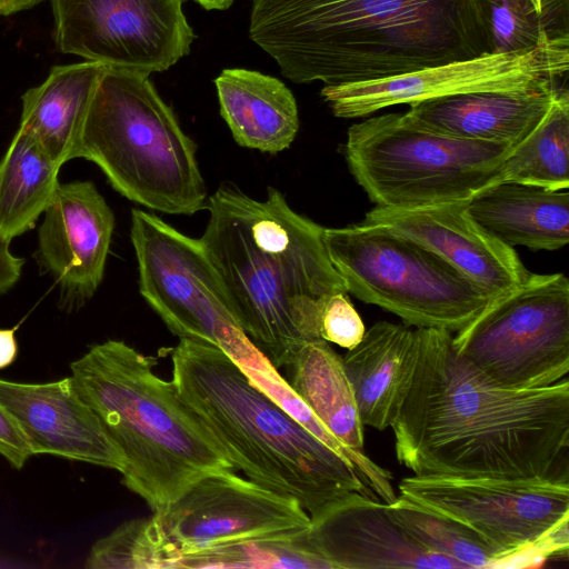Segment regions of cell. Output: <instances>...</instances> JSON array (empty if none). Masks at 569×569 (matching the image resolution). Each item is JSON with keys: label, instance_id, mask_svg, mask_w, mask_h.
<instances>
[{"label": "cell", "instance_id": "cell-1", "mask_svg": "<svg viewBox=\"0 0 569 569\" xmlns=\"http://www.w3.org/2000/svg\"><path fill=\"white\" fill-rule=\"evenodd\" d=\"M416 356L390 427L417 476L569 482V381L492 383L458 356L452 332L416 328Z\"/></svg>", "mask_w": 569, "mask_h": 569}, {"label": "cell", "instance_id": "cell-2", "mask_svg": "<svg viewBox=\"0 0 569 569\" xmlns=\"http://www.w3.org/2000/svg\"><path fill=\"white\" fill-rule=\"evenodd\" d=\"M249 36L287 79L325 86L491 53L482 0H252Z\"/></svg>", "mask_w": 569, "mask_h": 569}, {"label": "cell", "instance_id": "cell-3", "mask_svg": "<svg viewBox=\"0 0 569 569\" xmlns=\"http://www.w3.org/2000/svg\"><path fill=\"white\" fill-rule=\"evenodd\" d=\"M172 382L237 470L308 513L351 492L376 497L353 466L251 383L221 348L180 339Z\"/></svg>", "mask_w": 569, "mask_h": 569}, {"label": "cell", "instance_id": "cell-4", "mask_svg": "<svg viewBox=\"0 0 569 569\" xmlns=\"http://www.w3.org/2000/svg\"><path fill=\"white\" fill-rule=\"evenodd\" d=\"M156 366L110 339L74 360L70 379L121 451L123 486L160 516L201 479L237 469Z\"/></svg>", "mask_w": 569, "mask_h": 569}, {"label": "cell", "instance_id": "cell-5", "mask_svg": "<svg viewBox=\"0 0 569 569\" xmlns=\"http://www.w3.org/2000/svg\"><path fill=\"white\" fill-rule=\"evenodd\" d=\"M196 152L149 74L107 66L86 116L79 158L97 164L128 200L191 216L207 203Z\"/></svg>", "mask_w": 569, "mask_h": 569}, {"label": "cell", "instance_id": "cell-6", "mask_svg": "<svg viewBox=\"0 0 569 569\" xmlns=\"http://www.w3.org/2000/svg\"><path fill=\"white\" fill-rule=\"evenodd\" d=\"M516 146L446 136L392 112L352 124L345 156L376 206L411 209L468 201L496 181Z\"/></svg>", "mask_w": 569, "mask_h": 569}, {"label": "cell", "instance_id": "cell-7", "mask_svg": "<svg viewBox=\"0 0 569 569\" xmlns=\"http://www.w3.org/2000/svg\"><path fill=\"white\" fill-rule=\"evenodd\" d=\"M323 243L348 293L408 326L453 333L493 300L431 251L386 230L325 228Z\"/></svg>", "mask_w": 569, "mask_h": 569}, {"label": "cell", "instance_id": "cell-8", "mask_svg": "<svg viewBox=\"0 0 569 569\" xmlns=\"http://www.w3.org/2000/svg\"><path fill=\"white\" fill-rule=\"evenodd\" d=\"M399 490L480 536L499 555L496 568L537 567L568 556L567 481L412 475Z\"/></svg>", "mask_w": 569, "mask_h": 569}, {"label": "cell", "instance_id": "cell-9", "mask_svg": "<svg viewBox=\"0 0 569 569\" xmlns=\"http://www.w3.org/2000/svg\"><path fill=\"white\" fill-rule=\"evenodd\" d=\"M130 238L140 295L171 333L214 345L242 369L268 359L241 328L199 239L141 209L131 211Z\"/></svg>", "mask_w": 569, "mask_h": 569}, {"label": "cell", "instance_id": "cell-10", "mask_svg": "<svg viewBox=\"0 0 569 569\" xmlns=\"http://www.w3.org/2000/svg\"><path fill=\"white\" fill-rule=\"evenodd\" d=\"M458 356L492 383L537 389L569 372V280L530 273L452 337Z\"/></svg>", "mask_w": 569, "mask_h": 569}, {"label": "cell", "instance_id": "cell-11", "mask_svg": "<svg viewBox=\"0 0 569 569\" xmlns=\"http://www.w3.org/2000/svg\"><path fill=\"white\" fill-rule=\"evenodd\" d=\"M201 247L218 273L238 321L278 369L302 341L321 339V299L298 293L252 243L246 228L211 196Z\"/></svg>", "mask_w": 569, "mask_h": 569}, {"label": "cell", "instance_id": "cell-12", "mask_svg": "<svg viewBox=\"0 0 569 569\" xmlns=\"http://www.w3.org/2000/svg\"><path fill=\"white\" fill-rule=\"evenodd\" d=\"M184 0H50L53 38L66 54L150 74L190 52Z\"/></svg>", "mask_w": 569, "mask_h": 569}, {"label": "cell", "instance_id": "cell-13", "mask_svg": "<svg viewBox=\"0 0 569 569\" xmlns=\"http://www.w3.org/2000/svg\"><path fill=\"white\" fill-rule=\"evenodd\" d=\"M569 71V40L538 48L428 67L378 80L325 86L320 94L338 118L478 91H513L557 83Z\"/></svg>", "mask_w": 569, "mask_h": 569}, {"label": "cell", "instance_id": "cell-14", "mask_svg": "<svg viewBox=\"0 0 569 569\" xmlns=\"http://www.w3.org/2000/svg\"><path fill=\"white\" fill-rule=\"evenodd\" d=\"M236 472H220L201 479L164 513L157 516L180 558L218 546L309 527V513L298 500L246 480Z\"/></svg>", "mask_w": 569, "mask_h": 569}, {"label": "cell", "instance_id": "cell-15", "mask_svg": "<svg viewBox=\"0 0 569 569\" xmlns=\"http://www.w3.org/2000/svg\"><path fill=\"white\" fill-rule=\"evenodd\" d=\"M36 258L67 311L90 300L104 276L114 216L91 181L60 183L42 214Z\"/></svg>", "mask_w": 569, "mask_h": 569}, {"label": "cell", "instance_id": "cell-16", "mask_svg": "<svg viewBox=\"0 0 569 569\" xmlns=\"http://www.w3.org/2000/svg\"><path fill=\"white\" fill-rule=\"evenodd\" d=\"M361 223L431 251L493 299L523 283L531 273L512 247L476 222L467 201L411 209L376 206Z\"/></svg>", "mask_w": 569, "mask_h": 569}, {"label": "cell", "instance_id": "cell-17", "mask_svg": "<svg viewBox=\"0 0 569 569\" xmlns=\"http://www.w3.org/2000/svg\"><path fill=\"white\" fill-rule=\"evenodd\" d=\"M309 517V542L332 569L461 568L423 548L377 497L351 492Z\"/></svg>", "mask_w": 569, "mask_h": 569}, {"label": "cell", "instance_id": "cell-18", "mask_svg": "<svg viewBox=\"0 0 569 569\" xmlns=\"http://www.w3.org/2000/svg\"><path fill=\"white\" fill-rule=\"evenodd\" d=\"M211 197L242 223L254 247L298 293L318 300L347 292L328 257L325 228L295 212L279 190L268 187L267 199L258 201L223 183Z\"/></svg>", "mask_w": 569, "mask_h": 569}, {"label": "cell", "instance_id": "cell-19", "mask_svg": "<svg viewBox=\"0 0 569 569\" xmlns=\"http://www.w3.org/2000/svg\"><path fill=\"white\" fill-rule=\"evenodd\" d=\"M0 405L12 416L34 455H50L121 472L124 458L70 377L28 383L0 378Z\"/></svg>", "mask_w": 569, "mask_h": 569}, {"label": "cell", "instance_id": "cell-20", "mask_svg": "<svg viewBox=\"0 0 569 569\" xmlns=\"http://www.w3.org/2000/svg\"><path fill=\"white\" fill-rule=\"evenodd\" d=\"M557 83L513 91H478L409 104L413 121L432 131L466 140L518 144L542 120Z\"/></svg>", "mask_w": 569, "mask_h": 569}, {"label": "cell", "instance_id": "cell-21", "mask_svg": "<svg viewBox=\"0 0 569 569\" xmlns=\"http://www.w3.org/2000/svg\"><path fill=\"white\" fill-rule=\"evenodd\" d=\"M467 210L487 232L512 248L552 251L569 242L568 189L496 182L472 196Z\"/></svg>", "mask_w": 569, "mask_h": 569}, {"label": "cell", "instance_id": "cell-22", "mask_svg": "<svg viewBox=\"0 0 569 569\" xmlns=\"http://www.w3.org/2000/svg\"><path fill=\"white\" fill-rule=\"evenodd\" d=\"M416 332L406 323L378 321L342 357L363 426L390 427L411 378Z\"/></svg>", "mask_w": 569, "mask_h": 569}, {"label": "cell", "instance_id": "cell-23", "mask_svg": "<svg viewBox=\"0 0 569 569\" xmlns=\"http://www.w3.org/2000/svg\"><path fill=\"white\" fill-rule=\"evenodd\" d=\"M214 84L220 114L239 146L271 154L291 146L299 130V113L282 81L233 68L222 70Z\"/></svg>", "mask_w": 569, "mask_h": 569}, {"label": "cell", "instance_id": "cell-24", "mask_svg": "<svg viewBox=\"0 0 569 569\" xmlns=\"http://www.w3.org/2000/svg\"><path fill=\"white\" fill-rule=\"evenodd\" d=\"M107 66L86 61L54 66L46 80L22 94L19 127L61 167L79 158L86 116Z\"/></svg>", "mask_w": 569, "mask_h": 569}, {"label": "cell", "instance_id": "cell-25", "mask_svg": "<svg viewBox=\"0 0 569 569\" xmlns=\"http://www.w3.org/2000/svg\"><path fill=\"white\" fill-rule=\"evenodd\" d=\"M288 383L323 426L345 446L363 451V425L342 357L323 339L302 341L283 367Z\"/></svg>", "mask_w": 569, "mask_h": 569}, {"label": "cell", "instance_id": "cell-26", "mask_svg": "<svg viewBox=\"0 0 569 569\" xmlns=\"http://www.w3.org/2000/svg\"><path fill=\"white\" fill-rule=\"evenodd\" d=\"M61 166L18 128L0 160V238L11 242L33 228L60 184Z\"/></svg>", "mask_w": 569, "mask_h": 569}, {"label": "cell", "instance_id": "cell-27", "mask_svg": "<svg viewBox=\"0 0 569 569\" xmlns=\"http://www.w3.org/2000/svg\"><path fill=\"white\" fill-rule=\"evenodd\" d=\"M515 181L550 190L569 188V92L559 89L538 126L510 152L496 182Z\"/></svg>", "mask_w": 569, "mask_h": 569}, {"label": "cell", "instance_id": "cell-28", "mask_svg": "<svg viewBox=\"0 0 569 569\" xmlns=\"http://www.w3.org/2000/svg\"><path fill=\"white\" fill-rule=\"evenodd\" d=\"M491 53L569 40V0H482Z\"/></svg>", "mask_w": 569, "mask_h": 569}, {"label": "cell", "instance_id": "cell-29", "mask_svg": "<svg viewBox=\"0 0 569 569\" xmlns=\"http://www.w3.org/2000/svg\"><path fill=\"white\" fill-rule=\"evenodd\" d=\"M308 528L244 540L182 556L178 568L332 569L310 545Z\"/></svg>", "mask_w": 569, "mask_h": 569}, {"label": "cell", "instance_id": "cell-30", "mask_svg": "<svg viewBox=\"0 0 569 569\" xmlns=\"http://www.w3.org/2000/svg\"><path fill=\"white\" fill-rule=\"evenodd\" d=\"M392 518L423 548L461 568H496L499 555L465 525L402 496L388 505Z\"/></svg>", "mask_w": 569, "mask_h": 569}, {"label": "cell", "instance_id": "cell-31", "mask_svg": "<svg viewBox=\"0 0 569 569\" xmlns=\"http://www.w3.org/2000/svg\"><path fill=\"white\" fill-rule=\"evenodd\" d=\"M252 385L270 397L290 417L316 438L346 458L356 469L365 486L382 502L390 505L397 499L391 485V473L373 462L365 452H357L341 443L318 419L305 401L292 390L288 381L268 359L256 368L242 369Z\"/></svg>", "mask_w": 569, "mask_h": 569}, {"label": "cell", "instance_id": "cell-32", "mask_svg": "<svg viewBox=\"0 0 569 569\" xmlns=\"http://www.w3.org/2000/svg\"><path fill=\"white\" fill-rule=\"evenodd\" d=\"M180 553L156 515L126 521L97 540L87 569H177Z\"/></svg>", "mask_w": 569, "mask_h": 569}, {"label": "cell", "instance_id": "cell-33", "mask_svg": "<svg viewBox=\"0 0 569 569\" xmlns=\"http://www.w3.org/2000/svg\"><path fill=\"white\" fill-rule=\"evenodd\" d=\"M319 337L347 350L357 346L365 332V323L347 292L323 298L318 316Z\"/></svg>", "mask_w": 569, "mask_h": 569}, {"label": "cell", "instance_id": "cell-34", "mask_svg": "<svg viewBox=\"0 0 569 569\" xmlns=\"http://www.w3.org/2000/svg\"><path fill=\"white\" fill-rule=\"evenodd\" d=\"M0 455L16 469L33 456L29 443L12 416L0 405Z\"/></svg>", "mask_w": 569, "mask_h": 569}, {"label": "cell", "instance_id": "cell-35", "mask_svg": "<svg viewBox=\"0 0 569 569\" xmlns=\"http://www.w3.org/2000/svg\"><path fill=\"white\" fill-rule=\"evenodd\" d=\"M24 260L14 256L9 242L0 238V295L10 290L20 279Z\"/></svg>", "mask_w": 569, "mask_h": 569}, {"label": "cell", "instance_id": "cell-36", "mask_svg": "<svg viewBox=\"0 0 569 569\" xmlns=\"http://www.w3.org/2000/svg\"><path fill=\"white\" fill-rule=\"evenodd\" d=\"M18 356L16 329H0V369L14 362Z\"/></svg>", "mask_w": 569, "mask_h": 569}, {"label": "cell", "instance_id": "cell-37", "mask_svg": "<svg viewBox=\"0 0 569 569\" xmlns=\"http://www.w3.org/2000/svg\"><path fill=\"white\" fill-rule=\"evenodd\" d=\"M42 1L43 0H0V14L10 16L23 10H28Z\"/></svg>", "mask_w": 569, "mask_h": 569}, {"label": "cell", "instance_id": "cell-38", "mask_svg": "<svg viewBox=\"0 0 569 569\" xmlns=\"http://www.w3.org/2000/svg\"><path fill=\"white\" fill-rule=\"evenodd\" d=\"M206 10H224L228 9L234 0H194Z\"/></svg>", "mask_w": 569, "mask_h": 569}]
</instances>
